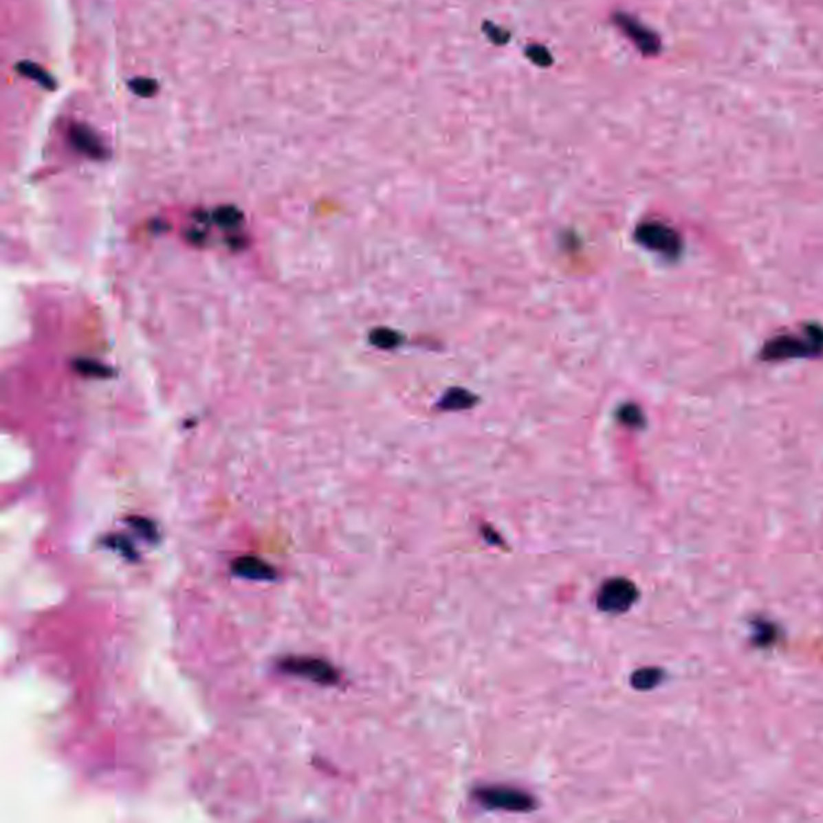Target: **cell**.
<instances>
[{"instance_id": "10", "label": "cell", "mask_w": 823, "mask_h": 823, "mask_svg": "<svg viewBox=\"0 0 823 823\" xmlns=\"http://www.w3.org/2000/svg\"><path fill=\"white\" fill-rule=\"evenodd\" d=\"M131 87L137 95H140V97H151V95H155L156 87H158V85H156L155 80H151V79L139 78V79L132 80Z\"/></svg>"}, {"instance_id": "4", "label": "cell", "mask_w": 823, "mask_h": 823, "mask_svg": "<svg viewBox=\"0 0 823 823\" xmlns=\"http://www.w3.org/2000/svg\"><path fill=\"white\" fill-rule=\"evenodd\" d=\"M637 240L646 248L668 256L677 254L682 248L679 233L661 222H646L637 228Z\"/></svg>"}, {"instance_id": "8", "label": "cell", "mask_w": 823, "mask_h": 823, "mask_svg": "<svg viewBox=\"0 0 823 823\" xmlns=\"http://www.w3.org/2000/svg\"><path fill=\"white\" fill-rule=\"evenodd\" d=\"M663 679L664 672L659 668H641L632 674L630 682L634 688L640 690V692H646V690L658 687L663 682Z\"/></svg>"}, {"instance_id": "14", "label": "cell", "mask_w": 823, "mask_h": 823, "mask_svg": "<svg viewBox=\"0 0 823 823\" xmlns=\"http://www.w3.org/2000/svg\"><path fill=\"white\" fill-rule=\"evenodd\" d=\"M216 217H217V221H221L223 226L228 227V226H235V223L241 219V214L232 208H226V209H221V211L216 214Z\"/></svg>"}, {"instance_id": "2", "label": "cell", "mask_w": 823, "mask_h": 823, "mask_svg": "<svg viewBox=\"0 0 823 823\" xmlns=\"http://www.w3.org/2000/svg\"><path fill=\"white\" fill-rule=\"evenodd\" d=\"M474 799L487 809L507 812H529L536 807L534 799L521 789L510 787H486L474 791Z\"/></svg>"}, {"instance_id": "13", "label": "cell", "mask_w": 823, "mask_h": 823, "mask_svg": "<svg viewBox=\"0 0 823 823\" xmlns=\"http://www.w3.org/2000/svg\"><path fill=\"white\" fill-rule=\"evenodd\" d=\"M444 404V408H460V407H468L470 406V396L463 391H454L450 394H447L446 401L442 402Z\"/></svg>"}, {"instance_id": "5", "label": "cell", "mask_w": 823, "mask_h": 823, "mask_svg": "<svg viewBox=\"0 0 823 823\" xmlns=\"http://www.w3.org/2000/svg\"><path fill=\"white\" fill-rule=\"evenodd\" d=\"M280 668L285 672L299 675V677L309 679L312 682L322 685H333L338 683V680H340L338 670L331 664H328L327 661L318 658H299V656L287 658L280 663Z\"/></svg>"}, {"instance_id": "12", "label": "cell", "mask_w": 823, "mask_h": 823, "mask_svg": "<svg viewBox=\"0 0 823 823\" xmlns=\"http://www.w3.org/2000/svg\"><path fill=\"white\" fill-rule=\"evenodd\" d=\"M775 639V629L772 624H764V622H759L758 626H756V630H754V641L758 645H769L770 641H773Z\"/></svg>"}, {"instance_id": "9", "label": "cell", "mask_w": 823, "mask_h": 823, "mask_svg": "<svg viewBox=\"0 0 823 823\" xmlns=\"http://www.w3.org/2000/svg\"><path fill=\"white\" fill-rule=\"evenodd\" d=\"M17 69H18V73H21L23 76H28V78L37 80L42 87H45L49 90L55 87L52 76L47 73L45 69H42L39 65L31 63V61H21V63L17 66Z\"/></svg>"}, {"instance_id": "15", "label": "cell", "mask_w": 823, "mask_h": 823, "mask_svg": "<svg viewBox=\"0 0 823 823\" xmlns=\"http://www.w3.org/2000/svg\"><path fill=\"white\" fill-rule=\"evenodd\" d=\"M621 418L626 423H634V425H635V423L639 421L640 418H641V415H640L639 408H635V407H626V408H622Z\"/></svg>"}, {"instance_id": "7", "label": "cell", "mask_w": 823, "mask_h": 823, "mask_svg": "<svg viewBox=\"0 0 823 823\" xmlns=\"http://www.w3.org/2000/svg\"><path fill=\"white\" fill-rule=\"evenodd\" d=\"M69 140L79 151H83L87 156H92V158H102L105 153L102 142L87 126L74 124L71 127Z\"/></svg>"}, {"instance_id": "3", "label": "cell", "mask_w": 823, "mask_h": 823, "mask_svg": "<svg viewBox=\"0 0 823 823\" xmlns=\"http://www.w3.org/2000/svg\"><path fill=\"white\" fill-rule=\"evenodd\" d=\"M637 600H639L637 585L626 578H615L608 579L600 587L597 605L602 611L621 615L629 611Z\"/></svg>"}, {"instance_id": "1", "label": "cell", "mask_w": 823, "mask_h": 823, "mask_svg": "<svg viewBox=\"0 0 823 823\" xmlns=\"http://www.w3.org/2000/svg\"><path fill=\"white\" fill-rule=\"evenodd\" d=\"M807 333V340H799V338L794 336H780L765 342L762 349V359L780 360L789 358H804V355H812L813 352H820L823 349L822 328L811 327Z\"/></svg>"}, {"instance_id": "11", "label": "cell", "mask_w": 823, "mask_h": 823, "mask_svg": "<svg viewBox=\"0 0 823 823\" xmlns=\"http://www.w3.org/2000/svg\"><path fill=\"white\" fill-rule=\"evenodd\" d=\"M399 341L397 335L391 330H377L372 333V342L380 347H393Z\"/></svg>"}, {"instance_id": "6", "label": "cell", "mask_w": 823, "mask_h": 823, "mask_svg": "<svg viewBox=\"0 0 823 823\" xmlns=\"http://www.w3.org/2000/svg\"><path fill=\"white\" fill-rule=\"evenodd\" d=\"M232 569L235 574L251 580H274L277 575L272 564L256 556H240L232 563Z\"/></svg>"}]
</instances>
